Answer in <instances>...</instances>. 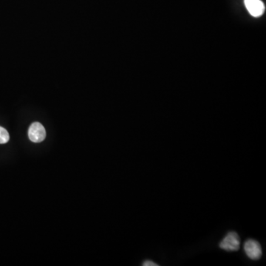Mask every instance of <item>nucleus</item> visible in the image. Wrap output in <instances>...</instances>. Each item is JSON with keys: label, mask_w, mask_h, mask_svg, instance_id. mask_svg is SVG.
Instances as JSON below:
<instances>
[{"label": "nucleus", "mask_w": 266, "mask_h": 266, "mask_svg": "<svg viewBox=\"0 0 266 266\" xmlns=\"http://www.w3.org/2000/svg\"><path fill=\"white\" fill-rule=\"evenodd\" d=\"M143 266H158L159 265L157 263H154V262L151 261V260H146L143 263Z\"/></svg>", "instance_id": "obj_6"}, {"label": "nucleus", "mask_w": 266, "mask_h": 266, "mask_svg": "<svg viewBox=\"0 0 266 266\" xmlns=\"http://www.w3.org/2000/svg\"><path fill=\"white\" fill-rule=\"evenodd\" d=\"M245 6L254 17H260L264 14L265 5L261 0H244Z\"/></svg>", "instance_id": "obj_4"}, {"label": "nucleus", "mask_w": 266, "mask_h": 266, "mask_svg": "<svg viewBox=\"0 0 266 266\" xmlns=\"http://www.w3.org/2000/svg\"><path fill=\"white\" fill-rule=\"evenodd\" d=\"M244 251L246 255L253 260H259L263 254L260 243L257 240H251V239L245 242Z\"/></svg>", "instance_id": "obj_2"}, {"label": "nucleus", "mask_w": 266, "mask_h": 266, "mask_svg": "<svg viewBox=\"0 0 266 266\" xmlns=\"http://www.w3.org/2000/svg\"><path fill=\"white\" fill-rule=\"evenodd\" d=\"M10 137L8 131L5 128L0 126V144L8 143Z\"/></svg>", "instance_id": "obj_5"}, {"label": "nucleus", "mask_w": 266, "mask_h": 266, "mask_svg": "<svg viewBox=\"0 0 266 266\" xmlns=\"http://www.w3.org/2000/svg\"><path fill=\"white\" fill-rule=\"evenodd\" d=\"M240 246V239L236 232L229 233L220 242V248L225 251H237Z\"/></svg>", "instance_id": "obj_1"}, {"label": "nucleus", "mask_w": 266, "mask_h": 266, "mask_svg": "<svg viewBox=\"0 0 266 266\" xmlns=\"http://www.w3.org/2000/svg\"><path fill=\"white\" fill-rule=\"evenodd\" d=\"M30 140L34 143H40L46 137V131L45 127L39 122H34L30 126L28 130Z\"/></svg>", "instance_id": "obj_3"}]
</instances>
